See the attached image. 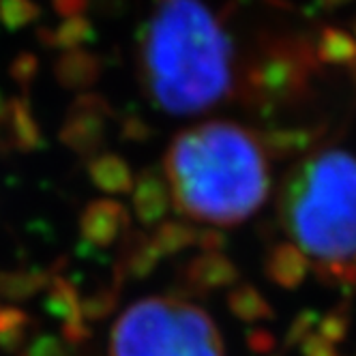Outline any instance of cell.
Masks as SVG:
<instances>
[{
  "instance_id": "6da1fadb",
  "label": "cell",
  "mask_w": 356,
  "mask_h": 356,
  "mask_svg": "<svg viewBox=\"0 0 356 356\" xmlns=\"http://www.w3.org/2000/svg\"><path fill=\"white\" fill-rule=\"evenodd\" d=\"M140 78L159 110L207 112L232 95V39L204 0H159L140 41Z\"/></svg>"
},
{
  "instance_id": "7a4b0ae2",
  "label": "cell",
  "mask_w": 356,
  "mask_h": 356,
  "mask_svg": "<svg viewBox=\"0 0 356 356\" xmlns=\"http://www.w3.org/2000/svg\"><path fill=\"white\" fill-rule=\"evenodd\" d=\"M163 165L176 211L197 223L238 225L264 204L270 191L262 142L234 122L187 127L172 140Z\"/></svg>"
},
{
  "instance_id": "3957f363",
  "label": "cell",
  "mask_w": 356,
  "mask_h": 356,
  "mask_svg": "<svg viewBox=\"0 0 356 356\" xmlns=\"http://www.w3.org/2000/svg\"><path fill=\"white\" fill-rule=\"evenodd\" d=\"M279 217L302 260L326 284L356 286V157L322 148L288 174Z\"/></svg>"
},
{
  "instance_id": "277c9868",
  "label": "cell",
  "mask_w": 356,
  "mask_h": 356,
  "mask_svg": "<svg viewBox=\"0 0 356 356\" xmlns=\"http://www.w3.org/2000/svg\"><path fill=\"white\" fill-rule=\"evenodd\" d=\"M110 356H223V339L197 305L178 296H150L116 320Z\"/></svg>"
},
{
  "instance_id": "5b68a950",
  "label": "cell",
  "mask_w": 356,
  "mask_h": 356,
  "mask_svg": "<svg viewBox=\"0 0 356 356\" xmlns=\"http://www.w3.org/2000/svg\"><path fill=\"white\" fill-rule=\"evenodd\" d=\"M106 112V104L97 95H84L75 99L60 129L63 144L80 155H90L104 138Z\"/></svg>"
},
{
  "instance_id": "8992f818",
  "label": "cell",
  "mask_w": 356,
  "mask_h": 356,
  "mask_svg": "<svg viewBox=\"0 0 356 356\" xmlns=\"http://www.w3.org/2000/svg\"><path fill=\"white\" fill-rule=\"evenodd\" d=\"M124 223L127 215L120 204L110 200H97L84 209L80 217V230L84 241L106 247L118 236Z\"/></svg>"
},
{
  "instance_id": "52a82bcc",
  "label": "cell",
  "mask_w": 356,
  "mask_h": 356,
  "mask_svg": "<svg viewBox=\"0 0 356 356\" xmlns=\"http://www.w3.org/2000/svg\"><path fill=\"white\" fill-rule=\"evenodd\" d=\"M0 129H5L13 148L19 152H33L43 142L41 127L33 114V106L26 95L9 99V106H7Z\"/></svg>"
},
{
  "instance_id": "ba28073f",
  "label": "cell",
  "mask_w": 356,
  "mask_h": 356,
  "mask_svg": "<svg viewBox=\"0 0 356 356\" xmlns=\"http://www.w3.org/2000/svg\"><path fill=\"white\" fill-rule=\"evenodd\" d=\"M45 309L54 318L63 320V326L71 324H82V300L78 296V290L73 288L69 279L63 275L54 273L47 284V294H45Z\"/></svg>"
},
{
  "instance_id": "9c48e42d",
  "label": "cell",
  "mask_w": 356,
  "mask_h": 356,
  "mask_svg": "<svg viewBox=\"0 0 356 356\" xmlns=\"http://www.w3.org/2000/svg\"><path fill=\"white\" fill-rule=\"evenodd\" d=\"M54 270L41 268H11L0 270V298L11 302H22L37 296L43 288H47Z\"/></svg>"
},
{
  "instance_id": "30bf717a",
  "label": "cell",
  "mask_w": 356,
  "mask_h": 356,
  "mask_svg": "<svg viewBox=\"0 0 356 356\" xmlns=\"http://www.w3.org/2000/svg\"><path fill=\"white\" fill-rule=\"evenodd\" d=\"M54 75H56L58 84L67 90L86 88L97 80L99 63L88 52H78V49H73V52H65L56 60Z\"/></svg>"
},
{
  "instance_id": "8fae6325",
  "label": "cell",
  "mask_w": 356,
  "mask_h": 356,
  "mask_svg": "<svg viewBox=\"0 0 356 356\" xmlns=\"http://www.w3.org/2000/svg\"><path fill=\"white\" fill-rule=\"evenodd\" d=\"M35 324L33 316L19 307H0V350L7 354H17L26 346L31 326Z\"/></svg>"
},
{
  "instance_id": "7c38bea8",
  "label": "cell",
  "mask_w": 356,
  "mask_h": 356,
  "mask_svg": "<svg viewBox=\"0 0 356 356\" xmlns=\"http://www.w3.org/2000/svg\"><path fill=\"white\" fill-rule=\"evenodd\" d=\"M88 174L92 178V183L110 193H122L131 187V174L118 157L114 155H101L90 161Z\"/></svg>"
},
{
  "instance_id": "4fadbf2b",
  "label": "cell",
  "mask_w": 356,
  "mask_h": 356,
  "mask_svg": "<svg viewBox=\"0 0 356 356\" xmlns=\"http://www.w3.org/2000/svg\"><path fill=\"white\" fill-rule=\"evenodd\" d=\"M90 35V26L88 22L78 15V17H67L63 19L56 29H39L37 37L45 47H52V49H67L75 47L78 43H82L84 39H88Z\"/></svg>"
},
{
  "instance_id": "5bb4252c",
  "label": "cell",
  "mask_w": 356,
  "mask_h": 356,
  "mask_svg": "<svg viewBox=\"0 0 356 356\" xmlns=\"http://www.w3.org/2000/svg\"><path fill=\"white\" fill-rule=\"evenodd\" d=\"M307 262L302 260L300 253L294 247H286L279 249L275 253L273 260V268H270V277L277 284H282L284 288H294L302 282L305 273H307Z\"/></svg>"
},
{
  "instance_id": "9a60e30c",
  "label": "cell",
  "mask_w": 356,
  "mask_h": 356,
  "mask_svg": "<svg viewBox=\"0 0 356 356\" xmlns=\"http://www.w3.org/2000/svg\"><path fill=\"white\" fill-rule=\"evenodd\" d=\"M41 17V7L35 0H0V24L15 33L31 26Z\"/></svg>"
},
{
  "instance_id": "2e32d148",
  "label": "cell",
  "mask_w": 356,
  "mask_h": 356,
  "mask_svg": "<svg viewBox=\"0 0 356 356\" xmlns=\"http://www.w3.org/2000/svg\"><path fill=\"white\" fill-rule=\"evenodd\" d=\"M227 302H230L232 314L245 322H256V320H264V318L273 316L266 300L251 288H241V290L232 292V296Z\"/></svg>"
},
{
  "instance_id": "e0dca14e",
  "label": "cell",
  "mask_w": 356,
  "mask_h": 356,
  "mask_svg": "<svg viewBox=\"0 0 356 356\" xmlns=\"http://www.w3.org/2000/svg\"><path fill=\"white\" fill-rule=\"evenodd\" d=\"M39 73V58L31 52H19L9 63V78L24 90L29 92Z\"/></svg>"
},
{
  "instance_id": "ac0fdd59",
  "label": "cell",
  "mask_w": 356,
  "mask_h": 356,
  "mask_svg": "<svg viewBox=\"0 0 356 356\" xmlns=\"http://www.w3.org/2000/svg\"><path fill=\"white\" fill-rule=\"evenodd\" d=\"M116 307V290H101L82 300V316L84 320L99 322L108 318Z\"/></svg>"
},
{
  "instance_id": "d6986e66",
  "label": "cell",
  "mask_w": 356,
  "mask_h": 356,
  "mask_svg": "<svg viewBox=\"0 0 356 356\" xmlns=\"http://www.w3.org/2000/svg\"><path fill=\"white\" fill-rule=\"evenodd\" d=\"M19 356H73L71 346L54 335H39L19 350Z\"/></svg>"
},
{
  "instance_id": "ffe728a7",
  "label": "cell",
  "mask_w": 356,
  "mask_h": 356,
  "mask_svg": "<svg viewBox=\"0 0 356 356\" xmlns=\"http://www.w3.org/2000/svg\"><path fill=\"white\" fill-rule=\"evenodd\" d=\"M322 337L330 343H339L346 339L348 335V312H333V314H328L324 320H322Z\"/></svg>"
},
{
  "instance_id": "44dd1931",
  "label": "cell",
  "mask_w": 356,
  "mask_h": 356,
  "mask_svg": "<svg viewBox=\"0 0 356 356\" xmlns=\"http://www.w3.org/2000/svg\"><path fill=\"white\" fill-rule=\"evenodd\" d=\"M300 350H302V356H339L335 346L326 341L322 335H309L300 343Z\"/></svg>"
},
{
  "instance_id": "7402d4cb",
  "label": "cell",
  "mask_w": 356,
  "mask_h": 356,
  "mask_svg": "<svg viewBox=\"0 0 356 356\" xmlns=\"http://www.w3.org/2000/svg\"><path fill=\"white\" fill-rule=\"evenodd\" d=\"M312 326H314V316H312V314H302L300 318H296V322L292 324L290 333H288V337H286V346H288V348H294V346L302 343L305 339L309 337Z\"/></svg>"
},
{
  "instance_id": "603a6c76",
  "label": "cell",
  "mask_w": 356,
  "mask_h": 356,
  "mask_svg": "<svg viewBox=\"0 0 356 356\" xmlns=\"http://www.w3.org/2000/svg\"><path fill=\"white\" fill-rule=\"evenodd\" d=\"M247 343L253 352H258V354H266L275 348V339H273V335L266 333V330H253V333H249Z\"/></svg>"
},
{
  "instance_id": "cb8c5ba5",
  "label": "cell",
  "mask_w": 356,
  "mask_h": 356,
  "mask_svg": "<svg viewBox=\"0 0 356 356\" xmlns=\"http://www.w3.org/2000/svg\"><path fill=\"white\" fill-rule=\"evenodd\" d=\"M52 7L60 17H78L84 7H86V0H52Z\"/></svg>"
},
{
  "instance_id": "d4e9b609",
  "label": "cell",
  "mask_w": 356,
  "mask_h": 356,
  "mask_svg": "<svg viewBox=\"0 0 356 356\" xmlns=\"http://www.w3.org/2000/svg\"><path fill=\"white\" fill-rule=\"evenodd\" d=\"M13 150H15V148H13L11 140H9V136L5 134V129H0V159L9 157Z\"/></svg>"
}]
</instances>
